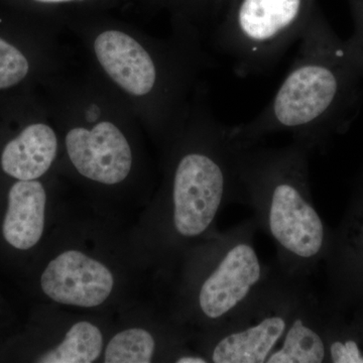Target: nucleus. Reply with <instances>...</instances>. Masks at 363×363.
Segmentation results:
<instances>
[{
    "instance_id": "obj_3",
    "label": "nucleus",
    "mask_w": 363,
    "mask_h": 363,
    "mask_svg": "<svg viewBox=\"0 0 363 363\" xmlns=\"http://www.w3.org/2000/svg\"><path fill=\"white\" fill-rule=\"evenodd\" d=\"M309 152L300 143L277 149L240 147L238 199L274 241L279 272L306 281L326 250L324 222L312 202Z\"/></svg>"
},
{
    "instance_id": "obj_9",
    "label": "nucleus",
    "mask_w": 363,
    "mask_h": 363,
    "mask_svg": "<svg viewBox=\"0 0 363 363\" xmlns=\"http://www.w3.org/2000/svg\"><path fill=\"white\" fill-rule=\"evenodd\" d=\"M38 317L33 362L100 363L116 315L45 303Z\"/></svg>"
},
{
    "instance_id": "obj_2",
    "label": "nucleus",
    "mask_w": 363,
    "mask_h": 363,
    "mask_svg": "<svg viewBox=\"0 0 363 363\" xmlns=\"http://www.w3.org/2000/svg\"><path fill=\"white\" fill-rule=\"evenodd\" d=\"M39 255L35 279L45 303L116 315L155 297L130 224L94 203H65Z\"/></svg>"
},
{
    "instance_id": "obj_6",
    "label": "nucleus",
    "mask_w": 363,
    "mask_h": 363,
    "mask_svg": "<svg viewBox=\"0 0 363 363\" xmlns=\"http://www.w3.org/2000/svg\"><path fill=\"white\" fill-rule=\"evenodd\" d=\"M306 291L305 281L272 274L235 314L191 343L208 363H266Z\"/></svg>"
},
{
    "instance_id": "obj_10",
    "label": "nucleus",
    "mask_w": 363,
    "mask_h": 363,
    "mask_svg": "<svg viewBox=\"0 0 363 363\" xmlns=\"http://www.w3.org/2000/svg\"><path fill=\"white\" fill-rule=\"evenodd\" d=\"M65 150L76 173L104 191L121 189L135 166L130 140L109 121L72 128L65 136Z\"/></svg>"
},
{
    "instance_id": "obj_17",
    "label": "nucleus",
    "mask_w": 363,
    "mask_h": 363,
    "mask_svg": "<svg viewBox=\"0 0 363 363\" xmlns=\"http://www.w3.org/2000/svg\"><path fill=\"white\" fill-rule=\"evenodd\" d=\"M35 1L45 2V4H55V2L71 1V0H35Z\"/></svg>"
},
{
    "instance_id": "obj_1",
    "label": "nucleus",
    "mask_w": 363,
    "mask_h": 363,
    "mask_svg": "<svg viewBox=\"0 0 363 363\" xmlns=\"http://www.w3.org/2000/svg\"><path fill=\"white\" fill-rule=\"evenodd\" d=\"M238 150L228 126L212 121L192 131L176 145L159 192L130 224L133 247L157 292L184 253L217 230L223 207L238 199Z\"/></svg>"
},
{
    "instance_id": "obj_13",
    "label": "nucleus",
    "mask_w": 363,
    "mask_h": 363,
    "mask_svg": "<svg viewBox=\"0 0 363 363\" xmlns=\"http://www.w3.org/2000/svg\"><path fill=\"white\" fill-rule=\"evenodd\" d=\"M58 152V138L51 126L30 124L4 145L0 167L14 180H39L52 168Z\"/></svg>"
},
{
    "instance_id": "obj_14",
    "label": "nucleus",
    "mask_w": 363,
    "mask_h": 363,
    "mask_svg": "<svg viewBox=\"0 0 363 363\" xmlns=\"http://www.w3.org/2000/svg\"><path fill=\"white\" fill-rule=\"evenodd\" d=\"M325 327L316 303L309 292L294 312L288 328L266 363H321L327 362Z\"/></svg>"
},
{
    "instance_id": "obj_8",
    "label": "nucleus",
    "mask_w": 363,
    "mask_h": 363,
    "mask_svg": "<svg viewBox=\"0 0 363 363\" xmlns=\"http://www.w3.org/2000/svg\"><path fill=\"white\" fill-rule=\"evenodd\" d=\"M208 363L156 297L123 310L114 324L100 363Z\"/></svg>"
},
{
    "instance_id": "obj_5",
    "label": "nucleus",
    "mask_w": 363,
    "mask_h": 363,
    "mask_svg": "<svg viewBox=\"0 0 363 363\" xmlns=\"http://www.w3.org/2000/svg\"><path fill=\"white\" fill-rule=\"evenodd\" d=\"M345 52L331 42L321 23L311 20L295 60L271 102L247 123L228 126L240 147L257 145L264 136L288 133L293 142L311 150L319 140L341 92L339 60Z\"/></svg>"
},
{
    "instance_id": "obj_7",
    "label": "nucleus",
    "mask_w": 363,
    "mask_h": 363,
    "mask_svg": "<svg viewBox=\"0 0 363 363\" xmlns=\"http://www.w3.org/2000/svg\"><path fill=\"white\" fill-rule=\"evenodd\" d=\"M308 0H240L218 33L240 76L262 73L298 43L309 26Z\"/></svg>"
},
{
    "instance_id": "obj_11",
    "label": "nucleus",
    "mask_w": 363,
    "mask_h": 363,
    "mask_svg": "<svg viewBox=\"0 0 363 363\" xmlns=\"http://www.w3.org/2000/svg\"><path fill=\"white\" fill-rule=\"evenodd\" d=\"M65 202L39 180H16L7 191L0 233L18 252L42 250Z\"/></svg>"
},
{
    "instance_id": "obj_16",
    "label": "nucleus",
    "mask_w": 363,
    "mask_h": 363,
    "mask_svg": "<svg viewBox=\"0 0 363 363\" xmlns=\"http://www.w3.org/2000/svg\"><path fill=\"white\" fill-rule=\"evenodd\" d=\"M326 357L334 363H363V354L353 339L325 337Z\"/></svg>"
},
{
    "instance_id": "obj_15",
    "label": "nucleus",
    "mask_w": 363,
    "mask_h": 363,
    "mask_svg": "<svg viewBox=\"0 0 363 363\" xmlns=\"http://www.w3.org/2000/svg\"><path fill=\"white\" fill-rule=\"evenodd\" d=\"M28 71L30 64L25 55L0 38V90L18 84Z\"/></svg>"
},
{
    "instance_id": "obj_4",
    "label": "nucleus",
    "mask_w": 363,
    "mask_h": 363,
    "mask_svg": "<svg viewBox=\"0 0 363 363\" xmlns=\"http://www.w3.org/2000/svg\"><path fill=\"white\" fill-rule=\"evenodd\" d=\"M255 218L215 230L184 253L157 298L193 336L235 314L272 274L255 247Z\"/></svg>"
},
{
    "instance_id": "obj_12",
    "label": "nucleus",
    "mask_w": 363,
    "mask_h": 363,
    "mask_svg": "<svg viewBox=\"0 0 363 363\" xmlns=\"http://www.w3.org/2000/svg\"><path fill=\"white\" fill-rule=\"evenodd\" d=\"M95 54L109 77L133 96H145L156 87L159 73L149 52L130 35L107 30L98 35Z\"/></svg>"
}]
</instances>
